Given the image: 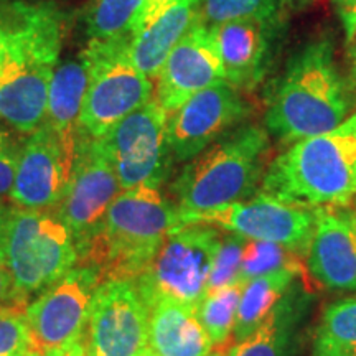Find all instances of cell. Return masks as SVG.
<instances>
[{"label": "cell", "instance_id": "cell-1", "mask_svg": "<svg viewBox=\"0 0 356 356\" xmlns=\"http://www.w3.org/2000/svg\"><path fill=\"white\" fill-rule=\"evenodd\" d=\"M65 17L51 2H7L0 43V119L32 134L47 114L48 89L60 65Z\"/></svg>", "mask_w": 356, "mask_h": 356}, {"label": "cell", "instance_id": "cell-2", "mask_svg": "<svg viewBox=\"0 0 356 356\" xmlns=\"http://www.w3.org/2000/svg\"><path fill=\"white\" fill-rule=\"evenodd\" d=\"M353 95L337 65L333 40H312L289 58L275 79L264 114L269 136L282 144L318 136L346 121Z\"/></svg>", "mask_w": 356, "mask_h": 356}, {"label": "cell", "instance_id": "cell-3", "mask_svg": "<svg viewBox=\"0 0 356 356\" xmlns=\"http://www.w3.org/2000/svg\"><path fill=\"white\" fill-rule=\"evenodd\" d=\"M184 225L175 203L157 186L122 190L109 207L99 233L78 251L79 266L106 280H136L167 236Z\"/></svg>", "mask_w": 356, "mask_h": 356}, {"label": "cell", "instance_id": "cell-4", "mask_svg": "<svg viewBox=\"0 0 356 356\" xmlns=\"http://www.w3.org/2000/svg\"><path fill=\"white\" fill-rule=\"evenodd\" d=\"M261 191L297 207H345L356 197V111L332 131L293 142L267 167Z\"/></svg>", "mask_w": 356, "mask_h": 356}, {"label": "cell", "instance_id": "cell-5", "mask_svg": "<svg viewBox=\"0 0 356 356\" xmlns=\"http://www.w3.org/2000/svg\"><path fill=\"white\" fill-rule=\"evenodd\" d=\"M273 142L261 124L244 122L186 162L172 184L180 216L243 202L261 191L273 162Z\"/></svg>", "mask_w": 356, "mask_h": 356}, {"label": "cell", "instance_id": "cell-6", "mask_svg": "<svg viewBox=\"0 0 356 356\" xmlns=\"http://www.w3.org/2000/svg\"><path fill=\"white\" fill-rule=\"evenodd\" d=\"M81 58L88 65L79 127L92 139H102L124 118L155 96V81L140 73L127 55V42L89 40Z\"/></svg>", "mask_w": 356, "mask_h": 356}, {"label": "cell", "instance_id": "cell-7", "mask_svg": "<svg viewBox=\"0 0 356 356\" xmlns=\"http://www.w3.org/2000/svg\"><path fill=\"white\" fill-rule=\"evenodd\" d=\"M78 261L70 229L55 215L13 207L8 218L6 264L22 300L47 291Z\"/></svg>", "mask_w": 356, "mask_h": 356}, {"label": "cell", "instance_id": "cell-8", "mask_svg": "<svg viewBox=\"0 0 356 356\" xmlns=\"http://www.w3.org/2000/svg\"><path fill=\"white\" fill-rule=\"evenodd\" d=\"M221 233L203 222L177 226L149 267L134 280L149 309L155 302L172 299L198 307L207 293Z\"/></svg>", "mask_w": 356, "mask_h": 356}, {"label": "cell", "instance_id": "cell-9", "mask_svg": "<svg viewBox=\"0 0 356 356\" xmlns=\"http://www.w3.org/2000/svg\"><path fill=\"white\" fill-rule=\"evenodd\" d=\"M97 140L122 190L140 185L160 188L167 180L173 157L168 144L167 113L155 96Z\"/></svg>", "mask_w": 356, "mask_h": 356}, {"label": "cell", "instance_id": "cell-10", "mask_svg": "<svg viewBox=\"0 0 356 356\" xmlns=\"http://www.w3.org/2000/svg\"><path fill=\"white\" fill-rule=\"evenodd\" d=\"M101 279L89 267H73L26 307L32 350L40 356L73 346L86 338L92 299Z\"/></svg>", "mask_w": 356, "mask_h": 356}, {"label": "cell", "instance_id": "cell-11", "mask_svg": "<svg viewBox=\"0 0 356 356\" xmlns=\"http://www.w3.org/2000/svg\"><path fill=\"white\" fill-rule=\"evenodd\" d=\"M121 191L99 140L81 131L70 184L55 207V216L70 229L76 252L99 233L109 207Z\"/></svg>", "mask_w": 356, "mask_h": 356}, {"label": "cell", "instance_id": "cell-12", "mask_svg": "<svg viewBox=\"0 0 356 356\" xmlns=\"http://www.w3.org/2000/svg\"><path fill=\"white\" fill-rule=\"evenodd\" d=\"M181 222H203L251 241L282 244L307 256L315 228V210L280 202L259 191L254 198L181 216Z\"/></svg>", "mask_w": 356, "mask_h": 356}, {"label": "cell", "instance_id": "cell-13", "mask_svg": "<svg viewBox=\"0 0 356 356\" xmlns=\"http://www.w3.org/2000/svg\"><path fill=\"white\" fill-rule=\"evenodd\" d=\"M251 106L241 91L221 81L203 89L167 114V132L175 162H190L225 134L248 122Z\"/></svg>", "mask_w": 356, "mask_h": 356}, {"label": "cell", "instance_id": "cell-14", "mask_svg": "<svg viewBox=\"0 0 356 356\" xmlns=\"http://www.w3.org/2000/svg\"><path fill=\"white\" fill-rule=\"evenodd\" d=\"M150 309L134 280H106L96 289L86 330L89 356H139L149 348Z\"/></svg>", "mask_w": 356, "mask_h": 356}, {"label": "cell", "instance_id": "cell-15", "mask_svg": "<svg viewBox=\"0 0 356 356\" xmlns=\"http://www.w3.org/2000/svg\"><path fill=\"white\" fill-rule=\"evenodd\" d=\"M76 152L61 144L56 132L43 122L20 147L10 200L17 208L47 211L63 198Z\"/></svg>", "mask_w": 356, "mask_h": 356}, {"label": "cell", "instance_id": "cell-16", "mask_svg": "<svg viewBox=\"0 0 356 356\" xmlns=\"http://www.w3.org/2000/svg\"><path fill=\"white\" fill-rule=\"evenodd\" d=\"M282 22L274 19L236 20L210 26L225 81L238 91H252L274 63Z\"/></svg>", "mask_w": 356, "mask_h": 356}, {"label": "cell", "instance_id": "cell-17", "mask_svg": "<svg viewBox=\"0 0 356 356\" xmlns=\"http://www.w3.org/2000/svg\"><path fill=\"white\" fill-rule=\"evenodd\" d=\"M225 81L210 26L198 20L177 43L155 78V99L172 113L203 89Z\"/></svg>", "mask_w": 356, "mask_h": 356}, {"label": "cell", "instance_id": "cell-18", "mask_svg": "<svg viewBox=\"0 0 356 356\" xmlns=\"http://www.w3.org/2000/svg\"><path fill=\"white\" fill-rule=\"evenodd\" d=\"M307 269L317 282L337 291L356 289V208L315 210V228L307 249Z\"/></svg>", "mask_w": 356, "mask_h": 356}, {"label": "cell", "instance_id": "cell-19", "mask_svg": "<svg viewBox=\"0 0 356 356\" xmlns=\"http://www.w3.org/2000/svg\"><path fill=\"white\" fill-rule=\"evenodd\" d=\"M198 3L200 0H178L147 8L127 42V55L140 73L155 81L170 51L200 20Z\"/></svg>", "mask_w": 356, "mask_h": 356}, {"label": "cell", "instance_id": "cell-20", "mask_svg": "<svg viewBox=\"0 0 356 356\" xmlns=\"http://www.w3.org/2000/svg\"><path fill=\"white\" fill-rule=\"evenodd\" d=\"M149 348L159 356H208L213 341L198 320L197 307L162 299L150 307Z\"/></svg>", "mask_w": 356, "mask_h": 356}, {"label": "cell", "instance_id": "cell-21", "mask_svg": "<svg viewBox=\"0 0 356 356\" xmlns=\"http://www.w3.org/2000/svg\"><path fill=\"white\" fill-rule=\"evenodd\" d=\"M88 88V65L79 55L78 60L60 63L48 89L44 121L66 149L76 152L81 127L84 95Z\"/></svg>", "mask_w": 356, "mask_h": 356}, {"label": "cell", "instance_id": "cell-22", "mask_svg": "<svg viewBox=\"0 0 356 356\" xmlns=\"http://www.w3.org/2000/svg\"><path fill=\"white\" fill-rule=\"evenodd\" d=\"M305 293L291 291L251 335L229 350L228 356H289L292 333L304 315Z\"/></svg>", "mask_w": 356, "mask_h": 356}, {"label": "cell", "instance_id": "cell-23", "mask_svg": "<svg viewBox=\"0 0 356 356\" xmlns=\"http://www.w3.org/2000/svg\"><path fill=\"white\" fill-rule=\"evenodd\" d=\"M296 279L297 275L292 273H275L261 275L244 284L233 330L236 341L244 340L264 322Z\"/></svg>", "mask_w": 356, "mask_h": 356}, {"label": "cell", "instance_id": "cell-24", "mask_svg": "<svg viewBox=\"0 0 356 356\" xmlns=\"http://www.w3.org/2000/svg\"><path fill=\"white\" fill-rule=\"evenodd\" d=\"M149 0H91L84 12L89 40L129 42L144 17Z\"/></svg>", "mask_w": 356, "mask_h": 356}, {"label": "cell", "instance_id": "cell-25", "mask_svg": "<svg viewBox=\"0 0 356 356\" xmlns=\"http://www.w3.org/2000/svg\"><path fill=\"white\" fill-rule=\"evenodd\" d=\"M314 356H356V297H346L327 307Z\"/></svg>", "mask_w": 356, "mask_h": 356}, {"label": "cell", "instance_id": "cell-26", "mask_svg": "<svg viewBox=\"0 0 356 356\" xmlns=\"http://www.w3.org/2000/svg\"><path fill=\"white\" fill-rule=\"evenodd\" d=\"M305 264V256L299 251L277 243L248 239L239 269V282L246 284L251 279L275 273H292L297 277H304Z\"/></svg>", "mask_w": 356, "mask_h": 356}, {"label": "cell", "instance_id": "cell-27", "mask_svg": "<svg viewBox=\"0 0 356 356\" xmlns=\"http://www.w3.org/2000/svg\"><path fill=\"white\" fill-rule=\"evenodd\" d=\"M243 282L207 292L197 307L198 320L211 338L213 345H222L234 330L236 314L243 293Z\"/></svg>", "mask_w": 356, "mask_h": 356}, {"label": "cell", "instance_id": "cell-28", "mask_svg": "<svg viewBox=\"0 0 356 356\" xmlns=\"http://www.w3.org/2000/svg\"><path fill=\"white\" fill-rule=\"evenodd\" d=\"M200 20L216 26L236 20L274 19L279 15V0H200Z\"/></svg>", "mask_w": 356, "mask_h": 356}, {"label": "cell", "instance_id": "cell-29", "mask_svg": "<svg viewBox=\"0 0 356 356\" xmlns=\"http://www.w3.org/2000/svg\"><path fill=\"white\" fill-rule=\"evenodd\" d=\"M246 243L248 239L238 234H221L220 248H218L215 264H213L210 280H208L207 292L239 282V269H241Z\"/></svg>", "mask_w": 356, "mask_h": 356}, {"label": "cell", "instance_id": "cell-30", "mask_svg": "<svg viewBox=\"0 0 356 356\" xmlns=\"http://www.w3.org/2000/svg\"><path fill=\"white\" fill-rule=\"evenodd\" d=\"M32 350L25 304L0 307V356H20Z\"/></svg>", "mask_w": 356, "mask_h": 356}, {"label": "cell", "instance_id": "cell-31", "mask_svg": "<svg viewBox=\"0 0 356 356\" xmlns=\"http://www.w3.org/2000/svg\"><path fill=\"white\" fill-rule=\"evenodd\" d=\"M20 147L22 145L17 144L15 137L6 127L0 126V202L10 197Z\"/></svg>", "mask_w": 356, "mask_h": 356}, {"label": "cell", "instance_id": "cell-32", "mask_svg": "<svg viewBox=\"0 0 356 356\" xmlns=\"http://www.w3.org/2000/svg\"><path fill=\"white\" fill-rule=\"evenodd\" d=\"M10 304H26V302L17 296L10 270L6 262L0 261V307Z\"/></svg>", "mask_w": 356, "mask_h": 356}, {"label": "cell", "instance_id": "cell-33", "mask_svg": "<svg viewBox=\"0 0 356 356\" xmlns=\"http://www.w3.org/2000/svg\"><path fill=\"white\" fill-rule=\"evenodd\" d=\"M338 7L340 19L343 22L346 42L351 43L356 33V0H333Z\"/></svg>", "mask_w": 356, "mask_h": 356}, {"label": "cell", "instance_id": "cell-34", "mask_svg": "<svg viewBox=\"0 0 356 356\" xmlns=\"http://www.w3.org/2000/svg\"><path fill=\"white\" fill-rule=\"evenodd\" d=\"M10 207L0 202V261L6 262V239H7V228L8 218H10Z\"/></svg>", "mask_w": 356, "mask_h": 356}, {"label": "cell", "instance_id": "cell-35", "mask_svg": "<svg viewBox=\"0 0 356 356\" xmlns=\"http://www.w3.org/2000/svg\"><path fill=\"white\" fill-rule=\"evenodd\" d=\"M47 356H89L88 350H86V338L78 343H74L73 346H68V348L55 351V353L47 355Z\"/></svg>", "mask_w": 356, "mask_h": 356}, {"label": "cell", "instance_id": "cell-36", "mask_svg": "<svg viewBox=\"0 0 356 356\" xmlns=\"http://www.w3.org/2000/svg\"><path fill=\"white\" fill-rule=\"evenodd\" d=\"M6 6H7V0H0V43H2L3 24H6Z\"/></svg>", "mask_w": 356, "mask_h": 356}, {"label": "cell", "instance_id": "cell-37", "mask_svg": "<svg viewBox=\"0 0 356 356\" xmlns=\"http://www.w3.org/2000/svg\"><path fill=\"white\" fill-rule=\"evenodd\" d=\"M315 0H286V3L292 8H304L309 7L310 3H314Z\"/></svg>", "mask_w": 356, "mask_h": 356}, {"label": "cell", "instance_id": "cell-38", "mask_svg": "<svg viewBox=\"0 0 356 356\" xmlns=\"http://www.w3.org/2000/svg\"><path fill=\"white\" fill-rule=\"evenodd\" d=\"M351 43H355V48H353V61H351V81H353L355 84H356V33H355V38H353V42Z\"/></svg>", "mask_w": 356, "mask_h": 356}, {"label": "cell", "instance_id": "cell-39", "mask_svg": "<svg viewBox=\"0 0 356 356\" xmlns=\"http://www.w3.org/2000/svg\"><path fill=\"white\" fill-rule=\"evenodd\" d=\"M173 2H178V0H149V3H147V8L162 7V6H167V3H173Z\"/></svg>", "mask_w": 356, "mask_h": 356}, {"label": "cell", "instance_id": "cell-40", "mask_svg": "<svg viewBox=\"0 0 356 356\" xmlns=\"http://www.w3.org/2000/svg\"><path fill=\"white\" fill-rule=\"evenodd\" d=\"M139 356H159V355H155L152 350H150V348H147V350L142 351V353H140Z\"/></svg>", "mask_w": 356, "mask_h": 356}, {"label": "cell", "instance_id": "cell-41", "mask_svg": "<svg viewBox=\"0 0 356 356\" xmlns=\"http://www.w3.org/2000/svg\"><path fill=\"white\" fill-rule=\"evenodd\" d=\"M20 356H40L37 351H33V350H30V351H26V353H24V355H20Z\"/></svg>", "mask_w": 356, "mask_h": 356}, {"label": "cell", "instance_id": "cell-42", "mask_svg": "<svg viewBox=\"0 0 356 356\" xmlns=\"http://www.w3.org/2000/svg\"><path fill=\"white\" fill-rule=\"evenodd\" d=\"M208 356H222L221 353H211V355H208Z\"/></svg>", "mask_w": 356, "mask_h": 356}]
</instances>
